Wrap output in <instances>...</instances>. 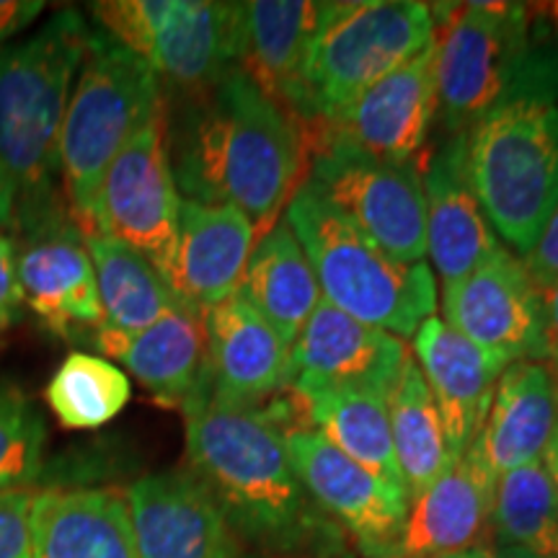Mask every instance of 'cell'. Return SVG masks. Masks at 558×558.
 Returning a JSON list of instances; mask_svg holds the SVG:
<instances>
[{"label":"cell","mask_w":558,"mask_h":558,"mask_svg":"<svg viewBox=\"0 0 558 558\" xmlns=\"http://www.w3.org/2000/svg\"><path fill=\"white\" fill-rule=\"evenodd\" d=\"M190 471L246 550L267 558H333L347 535L305 492L284 445L295 401L262 407L220 401L209 386L184 409Z\"/></svg>","instance_id":"obj_1"},{"label":"cell","mask_w":558,"mask_h":558,"mask_svg":"<svg viewBox=\"0 0 558 558\" xmlns=\"http://www.w3.org/2000/svg\"><path fill=\"white\" fill-rule=\"evenodd\" d=\"M173 120L166 111V148L179 194L202 205H233L267 235L308 171L303 124L264 96L239 68L213 86L184 94Z\"/></svg>","instance_id":"obj_2"},{"label":"cell","mask_w":558,"mask_h":558,"mask_svg":"<svg viewBox=\"0 0 558 558\" xmlns=\"http://www.w3.org/2000/svg\"><path fill=\"white\" fill-rule=\"evenodd\" d=\"M469 171L494 233L525 256L558 205V39L533 45L501 99L465 132Z\"/></svg>","instance_id":"obj_3"},{"label":"cell","mask_w":558,"mask_h":558,"mask_svg":"<svg viewBox=\"0 0 558 558\" xmlns=\"http://www.w3.org/2000/svg\"><path fill=\"white\" fill-rule=\"evenodd\" d=\"M90 37L83 13L68 9L29 39L0 47V163L16 190V226L62 205L54 194L60 128Z\"/></svg>","instance_id":"obj_4"},{"label":"cell","mask_w":558,"mask_h":558,"mask_svg":"<svg viewBox=\"0 0 558 558\" xmlns=\"http://www.w3.org/2000/svg\"><path fill=\"white\" fill-rule=\"evenodd\" d=\"M313 271L320 298L347 316L399 339H414L437 316V279L429 262L407 264L349 226L308 179L284 209Z\"/></svg>","instance_id":"obj_5"},{"label":"cell","mask_w":558,"mask_h":558,"mask_svg":"<svg viewBox=\"0 0 558 558\" xmlns=\"http://www.w3.org/2000/svg\"><path fill=\"white\" fill-rule=\"evenodd\" d=\"M163 107L158 75L120 41L94 29L58 143L65 207L81 233L99 230V192L111 160Z\"/></svg>","instance_id":"obj_6"},{"label":"cell","mask_w":558,"mask_h":558,"mask_svg":"<svg viewBox=\"0 0 558 558\" xmlns=\"http://www.w3.org/2000/svg\"><path fill=\"white\" fill-rule=\"evenodd\" d=\"M432 41L435 19L429 3L349 0L333 5L313 41L300 81L295 120L305 135L357 99L362 90L422 54Z\"/></svg>","instance_id":"obj_7"},{"label":"cell","mask_w":558,"mask_h":558,"mask_svg":"<svg viewBox=\"0 0 558 558\" xmlns=\"http://www.w3.org/2000/svg\"><path fill=\"white\" fill-rule=\"evenodd\" d=\"M435 19L437 122L465 135L501 99L533 45L525 3H429Z\"/></svg>","instance_id":"obj_8"},{"label":"cell","mask_w":558,"mask_h":558,"mask_svg":"<svg viewBox=\"0 0 558 558\" xmlns=\"http://www.w3.org/2000/svg\"><path fill=\"white\" fill-rule=\"evenodd\" d=\"M99 32L181 94L213 86L239 54L241 3L218 0H101L90 3Z\"/></svg>","instance_id":"obj_9"},{"label":"cell","mask_w":558,"mask_h":558,"mask_svg":"<svg viewBox=\"0 0 558 558\" xmlns=\"http://www.w3.org/2000/svg\"><path fill=\"white\" fill-rule=\"evenodd\" d=\"M305 179L349 226L393 259L427 262V209L416 163H393L341 143L311 150Z\"/></svg>","instance_id":"obj_10"},{"label":"cell","mask_w":558,"mask_h":558,"mask_svg":"<svg viewBox=\"0 0 558 558\" xmlns=\"http://www.w3.org/2000/svg\"><path fill=\"white\" fill-rule=\"evenodd\" d=\"M181 194L166 148V107L111 160L99 192V230L137 251L160 275L171 267Z\"/></svg>","instance_id":"obj_11"},{"label":"cell","mask_w":558,"mask_h":558,"mask_svg":"<svg viewBox=\"0 0 558 558\" xmlns=\"http://www.w3.org/2000/svg\"><path fill=\"white\" fill-rule=\"evenodd\" d=\"M16 269L24 305L62 339H88L104 326V308L83 233L68 207L19 222Z\"/></svg>","instance_id":"obj_12"},{"label":"cell","mask_w":558,"mask_h":558,"mask_svg":"<svg viewBox=\"0 0 558 558\" xmlns=\"http://www.w3.org/2000/svg\"><path fill=\"white\" fill-rule=\"evenodd\" d=\"M305 492L365 558H396L409 497L362 469L311 427H284Z\"/></svg>","instance_id":"obj_13"},{"label":"cell","mask_w":558,"mask_h":558,"mask_svg":"<svg viewBox=\"0 0 558 558\" xmlns=\"http://www.w3.org/2000/svg\"><path fill=\"white\" fill-rule=\"evenodd\" d=\"M437 122L435 41L407 65L362 90L357 99L308 135L311 150L320 143H341L367 156L414 163Z\"/></svg>","instance_id":"obj_14"},{"label":"cell","mask_w":558,"mask_h":558,"mask_svg":"<svg viewBox=\"0 0 558 558\" xmlns=\"http://www.w3.org/2000/svg\"><path fill=\"white\" fill-rule=\"evenodd\" d=\"M439 305L450 329L507 365L543 362V298L507 246L469 277L442 284Z\"/></svg>","instance_id":"obj_15"},{"label":"cell","mask_w":558,"mask_h":558,"mask_svg":"<svg viewBox=\"0 0 558 558\" xmlns=\"http://www.w3.org/2000/svg\"><path fill=\"white\" fill-rule=\"evenodd\" d=\"M411 349L393 333L347 316L320 300L290 347L288 390L341 388L393 393Z\"/></svg>","instance_id":"obj_16"},{"label":"cell","mask_w":558,"mask_h":558,"mask_svg":"<svg viewBox=\"0 0 558 558\" xmlns=\"http://www.w3.org/2000/svg\"><path fill=\"white\" fill-rule=\"evenodd\" d=\"M137 558H248L226 514L190 471L150 473L128 492Z\"/></svg>","instance_id":"obj_17"},{"label":"cell","mask_w":558,"mask_h":558,"mask_svg":"<svg viewBox=\"0 0 558 558\" xmlns=\"http://www.w3.org/2000/svg\"><path fill=\"white\" fill-rule=\"evenodd\" d=\"M422 173L427 209V259L435 279L452 284L505 246L494 233L469 171L465 135H445Z\"/></svg>","instance_id":"obj_18"},{"label":"cell","mask_w":558,"mask_h":558,"mask_svg":"<svg viewBox=\"0 0 558 558\" xmlns=\"http://www.w3.org/2000/svg\"><path fill=\"white\" fill-rule=\"evenodd\" d=\"M207 383L220 401L262 407L288 390L290 341L246 300L230 295L205 311Z\"/></svg>","instance_id":"obj_19"},{"label":"cell","mask_w":558,"mask_h":558,"mask_svg":"<svg viewBox=\"0 0 558 558\" xmlns=\"http://www.w3.org/2000/svg\"><path fill=\"white\" fill-rule=\"evenodd\" d=\"M104 360L122 362L124 369L153 399L184 409L207 390V329L205 311L181 303L148 329L137 333L101 326L90 337Z\"/></svg>","instance_id":"obj_20"},{"label":"cell","mask_w":558,"mask_h":558,"mask_svg":"<svg viewBox=\"0 0 558 558\" xmlns=\"http://www.w3.org/2000/svg\"><path fill=\"white\" fill-rule=\"evenodd\" d=\"M333 0H248L239 13L235 68L295 117L305 60L329 21Z\"/></svg>","instance_id":"obj_21"},{"label":"cell","mask_w":558,"mask_h":558,"mask_svg":"<svg viewBox=\"0 0 558 558\" xmlns=\"http://www.w3.org/2000/svg\"><path fill=\"white\" fill-rule=\"evenodd\" d=\"M254 243V226L239 207L181 199L177 248L163 279L186 305L209 311L239 292Z\"/></svg>","instance_id":"obj_22"},{"label":"cell","mask_w":558,"mask_h":558,"mask_svg":"<svg viewBox=\"0 0 558 558\" xmlns=\"http://www.w3.org/2000/svg\"><path fill=\"white\" fill-rule=\"evenodd\" d=\"M411 341V354L435 399L452 458L460 460L484 424L494 386L507 362L460 337L439 316L424 320Z\"/></svg>","instance_id":"obj_23"},{"label":"cell","mask_w":558,"mask_h":558,"mask_svg":"<svg viewBox=\"0 0 558 558\" xmlns=\"http://www.w3.org/2000/svg\"><path fill=\"white\" fill-rule=\"evenodd\" d=\"M497 478L469 448L409 505L396 558H450L486 546Z\"/></svg>","instance_id":"obj_24"},{"label":"cell","mask_w":558,"mask_h":558,"mask_svg":"<svg viewBox=\"0 0 558 558\" xmlns=\"http://www.w3.org/2000/svg\"><path fill=\"white\" fill-rule=\"evenodd\" d=\"M558 424V375L546 362L520 360L501 369L471 448L494 478L541 460Z\"/></svg>","instance_id":"obj_25"},{"label":"cell","mask_w":558,"mask_h":558,"mask_svg":"<svg viewBox=\"0 0 558 558\" xmlns=\"http://www.w3.org/2000/svg\"><path fill=\"white\" fill-rule=\"evenodd\" d=\"M32 558H137L128 494L88 486L39 492Z\"/></svg>","instance_id":"obj_26"},{"label":"cell","mask_w":558,"mask_h":558,"mask_svg":"<svg viewBox=\"0 0 558 558\" xmlns=\"http://www.w3.org/2000/svg\"><path fill=\"white\" fill-rule=\"evenodd\" d=\"M300 427L316 429L362 469L407 494L390 437L388 399L365 390L316 388L292 393Z\"/></svg>","instance_id":"obj_27"},{"label":"cell","mask_w":558,"mask_h":558,"mask_svg":"<svg viewBox=\"0 0 558 558\" xmlns=\"http://www.w3.org/2000/svg\"><path fill=\"white\" fill-rule=\"evenodd\" d=\"M284 339L295 341L320 305V288L308 256L284 218L251 251L239 292Z\"/></svg>","instance_id":"obj_28"},{"label":"cell","mask_w":558,"mask_h":558,"mask_svg":"<svg viewBox=\"0 0 558 558\" xmlns=\"http://www.w3.org/2000/svg\"><path fill=\"white\" fill-rule=\"evenodd\" d=\"M83 243L96 271L107 329L137 333L184 303L137 251L107 233H83Z\"/></svg>","instance_id":"obj_29"},{"label":"cell","mask_w":558,"mask_h":558,"mask_svg":"<svg viewBox=\"0 0 558 558\" xmlns=\"http://www.w3.org/2000/svg\"><path fill=\"white\" fill-rule=\"evenodd\" d=\"M388 416L396 463L401 469L403 488L411 505L456 463L442 418L414 354H409L401 378L393 393L388 396Z\"/></svg>","instance_id":"obj_30"},{"label":"cell","mask_w":558,"mask_h":558,"mask_svg":"<svg viewBox=\"0 0 558 558\" xmlns=\"http://www.w3.org/2000/svg\"><path fill=\"white\" fill-rule=\"evenodd\" d=\"M492 535L494 546L546 558L558 535V492L543 458L497 478Z\"/></svg>","instance_id":"obj_31"},{"label":"cell","mask_w":558,"mask_h":558,"mask_svg":"<svg viewBox=\"0 0 558 558\" xmlns=\"http://www.w3.org/2000/svg\"><path fill=\"white\" fill-rule=\"evenodd\" d=\"M130 396V375L114 362L88 352H70L45 390L47 407L68 429L104 427L120 416Z\"/></svg>","instance_id":"obj_32"},{"label":"cell","mask_w":558,"mask_h":558,"mask_svg":"<svg viewBox=\"0 0 558 558\" xmlns=\"http://www.w3.org/2000/svg\"><path fill=\"white\" fill-rule=\"evenodd\" d=\"M47 427L34 401L0 380V492L26 488L41 473Z\"/></svg>","instance_id":"obj_33"},{"label":"cell","mask_w":558,"mask_h":558,"mask_svg":"<svg viewBox=\"0 0 558 558\" xmlns=\"http://www.w3.org/2000/svg\"><path fill=\"white\" fill-rule=\"evenodd\" d=\"M34 488L0 492V558H32Z\"/></svg>","instance_id":"obj_34"},{"label":"cell","mask_w":558,"mask_h":558,"mask_svg":"<svg viewBox=\"0 0 558 558\" xmlns=\"http://www.w3.org/2000/svg\"><path fill=\"white\" fill-rule=\"evenodd\" d=\"M522 264H525L530 282L535 284L541 295L558 284V205L548 215V220L543 222L538 239L522 256Z\"/></svg>","instance_id":"obj_35"},{"label":"cell","mask_w":558,"mask_h":558,"mask_svg":"<svg viewBox=\"0 0 558 558\" xmlns=\"http://www.w3.org/2000/svg\"><path fill=\"white\" fill-rule=\"evenodd\" d=\"M21 305V284L16 269V241L0 230V333L16 324Z\"/></svg>","instance_id":"obj_36"},{"label":"cell","mask_w":558,"mask_h":558,"mask_svg":"<svg viewBox=\"0 0 558 558\" xmlns=\"http://www.w3.org/2000/svg\"><path fill=\"white\" fill-rule=\"evenodd\" d=\"M41 11H45L41 0H0V47L24 32Z\"/></svg>","instance_id":"obj_37"},{"label":"cell","mask_w":558,"mask_h":558,"mask_svg":"<svg viewBox=\"0 0 558 558\" xmlns=\"http://www.w3.org/2000/svg\"><path fill=\"white\" fill-rule=\"evenodd\" d=\"M543 362L558 375V284L543 292Z\"/></svg>","instance_id":"obj_38"},{"label":"cell","mask_w":558,"mask_h":558,"mask_svg":"<svg viewBox=\"0 0 558 558\" xmlns=\"http://www.w3.org/2000/svg\"><path fill=\"white\" fill-rule=\"evenodd\" d=\"M13 226H16V190L5 166L0 163V230Z\"/></svg>","instance_id":"obj_39"},{"label":"cell","mask_w":558,"mask_h":558,"mask_svg":"<svg viewBox=\"0 0 558 558\" xmlns=\"http://www.w3.org/2000/svg\"><path fill=\"white\" fill-rule=\"evenodd\" d=\"M450 558H538L522 548H505V546H478L471 550H463V554L450 556Z\"/></svg>","instance_id":"obj_40"},{"label":"cell","mask_w":558,"mask_h":558,"mask_svg":"<svg viewBox=\"0 0 558 558\" xmlns=\"http://www.w3.org/2000/svg\"><path fill=\"white\" fill-rule=\"evenodd\" d=\"M543 463H546V469L550 473V478H554L556 492H558V424H556L554 437H550L546 452H543Z\"/></svg>","instance_id":"obj_41"},{"label":"cell","mask_w":558,"mask_h":558,"mask_svg":"<svg viewBox=\"0 0 558 558\" xmlns=\"http://www.w3.org/2000/svg\"><path fill=\"white\" fill-rule=\"evenodd\" d=\"M541 19H546V21H548L546 29H548L550 34H554V37L558 39V3H548V5H543Z\"/></svg>","instance_id":"obj_42"},{"label":"cell","mask_w":558,"mask_h":558,"mask_svg":"<svg viewBox=\"0 0 558 558\" xmlns=\"http://www.w3.org/2000/svg\"><path fill=\"white\" fill-rule=\"evenodd\" d=\"M546 558H558V535H556L554 546H550V550H548V554H546Z\"/></svg>","instance_id":"obj_43"},{"label":"cell","mask_w":558,"mask_h":558,"mask_svg":"<svg viewBox=\"0 0 558 558\" xmlns=\"http://www.w3.org/2000/svg\"><path fill=\"white\" fill-rule=\"evenodd\" d=\"M248 558H267V556H256V554H251ZM333 558H354L352 554H344V556H333Z\"/></svg>","instance_id":"obj_44"}]
</instances>
